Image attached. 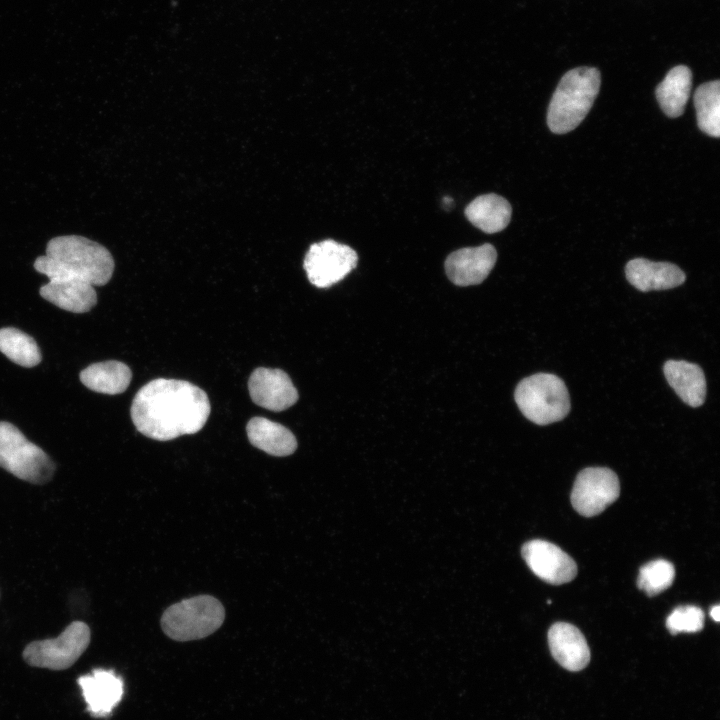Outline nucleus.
<instances>
[{
    "instance_id": "obj_1",
    "label": "nucleus",
    "mask_w": 720,
    "mask_h": 720,
    "mask_svg": "<svg viewBox=\"0 0 720 720\" xmlns=\"http://www.w3.org/2000/svg\"><path fill=\"white\" fill-rule=\"evenodd\" d=\"M210 409L208 396L199 387L188 381L159 378L137 392L130 414L141 434L167 441L200 431Z\"/></svg>"
},
{
    "instance_id": "obj_2",
    "label": "nucleus",
    "mask_w": 720,
    "mask_h": 720,
    "mask_svg": "<svg viewBox=\"0 0 720 720\" xmlns=\"http://www.w3.org/2000/svg\"><path fill=\"white\" fill-rule=\"evenodd\" d=\"M34 268L49 280L74 278L103 286L113 275L114 260L101 244L79 235H64L48 242L46 254L36 258Z\"/></svg>"
},
{
    "instance_id": "obj_3",
    "label": "nucleus",
    "mask_w": 720,
    "mask_h": 720,
    "mask_svg": "<svg viewBox=\"0 0 720 720\" xmlns=\"http://www.w3.org/2000/svg\"><path fill=\"white\" fill-rule=\"evenodd\" d=\"M601 85L594 67H577L560 79L549 103L547 125L555 134L575 129L590 111Z\"/></svg>"
},
{
    "instance_id": "obj_4",
    "label": "nucleus",
    "mask_w": 720,
    "mask_h": 720,
    "mask_svg": "<svg viewBox=\"0 0 720 720\" xmlns=\"http://www.w3.org/2000/svg\"><path fill=\"white\" fill-rule=\"evenodd\" d=\"M514 398L522 414L538 425L560 421L570 411L565 383L549 373H538L521 380Z\"/></svg>"
},
{
    "instance_id": "obj_5",
    "label": "nucleus",
    "mask_w": 720,
    "mask_h": 720,
    "mask_svg": "<svg viewBox=\"0 0 720 720\" xmlns=\"http://www.w3.org/2000/svg\"><path fill=\"white\" fill-rule=\"evenodd\" d=\"M225 619L221 602L209 595L184 599L168 607L162 615L164 633L176 641H190L215 632Z\"/></svg>"
},
{
    "instance_id": "obj_6",
    "label": "nucleus",
    "mask_w": 720,
    "mask_h": 720,
    "mask_svg": "<svg viewBox=\"0 0 720 720\" xmlns=\"http://www.w3.org/2000/svg\"><path fill=\"white\" fill-rule=\"evenodd\" d=\"M0 467L32 484L48 482L55 471L50 457L6 421H0Z\"/></svg>"
},
{
    "instance_id": "obj_7",
    "label": "nucleus",
    "mask_w": 720,
    "mask_h": 720,
    "mask_svg": "<svg viewBox=\"0 0 720 720\" xmlns=\"http://www.w3.org/2000/svg\"><path fill=\"white\" fill-rule=\"evenodd\" d=\"M90 636L86 623L74 621L56 638L29 643L23 651V658L33 667L64 670L87 649Z\"/></svg>"
},
{
    "instance_id": "obj_8",
    "label": "nucleus",
    "mask_w": 720,
    "mask_h": 720,
    "mask_svg": "<svg viewBox=\"0 0 720 720\" xmlns=\"http://www.w3.org/2000/svg\"><path fill=\"white\" fill-rule=\"evenodd\" d=\"M357 261V253L350 246L327 239L310 246L304 269L311 284L327 288L349 274Z\"/></svg>"
},
{
    "instance_id": "obj_9",
    "label": "nucleus",
    "mask_w": 720,
    "mask_h": 720,
    "mask_svg": "<svg viewBox=\"0 0 720 720\" xmlns=\"http://www.w3.org/2000/svg\"><path fill=\"white\" fill-rule=\"evenodd\" d=\"M620 494L617 475L606 467H589L579 472L571 492L573 508L582 516L603 512Z\"/></svg>"
},
{
    "instance_id": "obj_10",
    "label": "nucleus",
    "mask_w": 720,
    "mask_h": 720,
    "mask_svg": "<svg viewBox=\"0 0 720 720\" xmlns=\"http://www.w3.org/2000/svg\"><path fill=\"white\" fill-rule=\"evenodd\" d=\"M521 553L530 570L549 584H564L576 577L575 561L551 542L540 539L528 541Z\"/></svg>"
},
{
    "instance_id": "obj_11",
    "label": "nucleus",
    "mask_w": 720,
    "mask_h": 720,
    "mask_svg": "<svg viewBox=\"0 0 720 720\" xmlns=\"http://www.w3.org/2000/svg\"><path fill=\"white\" fill-rule=\"evenodd\" d=\"M251 399L271 411H283L298 400V392L290 377L280 369L257 368L248 381Z\"/></svg>"
},
{
    "instance_id": "obj_12",
    "label": "nucleus",
    "mask_w": 720,
    "mask_h": 720,
    "mask_svg": "<svg viewBox=\"0 0 720 720\" xmlns=\"http://www.w3.org/2000/svg\"><path fill=\"white\" fill-rule=\"evenodd\" d=\"M496 260V249L489 243L461 248L446 258L445 271L448 278L458 286L476 285L486 279Z\"/></svg>"
},
{
    "instance_id": "obj_13",
    "label": "nucleus",
    "mask_w": 720,
    "mask_h": 720,
    "mask_svg": "<svg viewBox=\"0 0 720 720\" xmlns=\"http://www.w3.org/2000/svg\"><path fill=\"white\" fill-rule=\"evenodd\" d=\"M87 710L93 717H106L121 701L124 684L112 670L95 669L78 678Z\"/></svg>"
},
{
    "instance_id": "obj_14",
    "label": "nucleus",
    "mask_w": 720,
    "mask_h": 720,
    "mask_svg": "<svg viewBox=\"0 0 720 720\" xmlns=\"http://www.w3.org/2000/svg\"><path fill=\"white\" fill-rule=\"evenodd\" d=\"M548 644L554 659L569 671H580L590 661V650L584 635L570 623H554L548 631Z\"/></svg>"
},
{
    "instance_id": "obj_15",
    "label": "nucleus",
    "mask_w": 720,
    "mask_h": 720,
    "mask_svg": "<svg viewBox=\"0 0 720 720\" xmlns=\"http://www.w3.org/2000/svg\"><path fill=\"white\" fill-rule=\"evenodd\" d=\"M627 280L642 292L671 289L684 283L686 276L675 264L644 258L630 260L625 267Z\"/></svg>"
},
{
    "instance_id": "obj_16",
    "label": "nucleus",
    "mask_w": 720,
    "mask_h": 720,
    "mask_svg": "<svg viewBox=\"0 0 720 720\" xmlns=\"http://www.w3.org/2000/svg\"><path fill=\"white\" fill-rule=\"evenodd\" d=\"M40 295L55 306L73 313H85L97 302L94 286L74 278H54L40 287Z\"/></svg>"
},
{
    "instance_id": "obj_17",
    "label": "nucleus",
    "mask_w": 720,
    "mask_h": 720,
    "mask_svg": "<svg viewBox=\"0 0 720 720\" xmlns=\"http://www.w3.org/2000/svg\"><path fill=\"white\" fill-rule=\"evenodd\" d=\"M666 380L677 395L691 407L705 401L706 380L701 367L683 360H668L663 368Z\"/></svg>"
},
{
    "instance_id": "obj_18",
    "label": "nucleus",
    "mask_w": 720,
    "mask_h": 720,
    "mask_svg": "<svg viewBox=\"0 0 720 720\" xmlns=\"http://www.w3.org/2000/svg\"><path fill=\"white\" fill-rule=\"evenodd\" d=\"M246 432L253 446L273 456H288L297 448L296 438L289 429L263 417L250 419Z\"/></svg>"
},
{
    "instance_id": "obj_19",
    "label": "nucleus",
    "mask_w": 720,
    "mask_h": 720,
    "mask_svg": "<svg viewBox=\"0 0 720 720\" xmlns=\"http://www.w3.org/2000/svg\"><path fill=\"white\" fill-rule=\"evenodd\" d=\"M511 214L510 203L494 193L478 196L465 209L467 219L475 227L489 234L505 229L510 222Z\"/></svg>"
},
{
    "instance_id": "obj_20",
    "label": "nucleus",
    "mask_w": 720,
    "mask_h": 720,
    "mask_svg": "<svg viewBox=\"0 0 720 720\" xmlns=\"http://www.w3.org/2000/svg\"><path fill=\"white\" fill-rule=\"evenodd\" d=\"M692 87V72L685 65L673 67L655 90L662 111L670 118L683 114Z\"/></svg>"
},
{
    "instance_id": "obj_21",
    "label": "nucleus",
    "mask_w": 720,
    "mask_h": 720,
    "mask_svg": "<svg viewBox=\"0 0 720 720\" xmlns=\"http://www.w3.org/2000/svg\"><path fill=\"white\" fill-rule=\"evenodd\" d=\"M79 377L92 391L116 395L128 388L132 372L126 364L112 360L89 365L80 372Z\"/></svg>"
},
{
    "instance_id": "obj_22",
    "label": "nucleus",
    "mask_w": 720,
    "mask_h": 720,
    "mask_svg": "<svg viewBox=\"0 0 720 720\" xmlns=\"http://www.w3.org/2000/svg\"><path fill=\"white\" fill-rule=\"evenodd\" d=\"M699 129L709 136H720V81H708L696 89L694 93Z\"/></svg>"
},
{
    "instance_id": "obj_23",
    "label": "nucleus",
    "mask_w": 720,
    "mask_h": 720,
    "mask_svg": "<svg viewBox=\"0 0 720 720\" xmlns=\"http://www.w3.org/2000/svg\"><path fill=\"white\" fill-rule=\"evenodd\" d=\"M0 352L12 362L27 368L36 366L41 361V353L36 341L13 327L0 329Z\"/></svg>"
},
{
    "instance_id": "obj_24",
    "label": "nucleus",
    "mask_w": 720,
    "mask_h": 720,
    "mask_svg": "<svg viewBox=\"0 0 720 720\" xmlns=\"http://www.w3.org/2000/svg\"><path fill=\"white\" fill-rule=\"evenodd\" d=\"M675 577L671 562L664 559L650 561L640 568L637 578L638 588L648 596H655L669 588Z\"/></svg>"
},
{
    "instance_id": "obj_25",
    "label": "nucleus",
    "mask_w": 720,
    "mask_h": 720,
    "mask_svg": "<svg viewBox=\"0 0 720 720\" xmlns=\"http://www.w3.org/2000/svg\"><path fill=\"white\" fill-rule=\"evenodd\" d=\"M704 626V613L693 605L675 608L666 619V627L671 634L695 633Z\"/></svg>"
},
{
    "instance_id": "obj_26",
    "label": "nucleus",
    "mask_w": 720,
    "mask_h": 720,
    "mask_svg": "<svg viewBox=\"0 0 720 720\" xmlns=\"http://www.w3.org/2000/svg\"><path fill=\"white\" fill-rule=\"evenodd\" d=\"M710 616L716 621L719 622L720 620V606L716 605L713 606L710 610Z\"/></svg>"
}]
</instances>
